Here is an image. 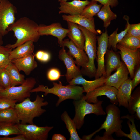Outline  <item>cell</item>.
I'll return each mask as SVG.
<instances>
[{"label":"cell","mask_w":140,"mask_h":140,"mask_svg":"<svg viewBox=\"0 0 140 140\" xmlns=\"http://www.w3.org/2000/svg\"><path fill=\"white\" fill-rule=\"evenodd\" d=\"M38 25L34 21L26 17L21 18L10 25L8 32H13L17 40L12 44L6 46L12 49L30 40L37 42L40 37L38 33Z\"/></svg>","instance_id":"6da1fadb"},{"label":"cell","mask_w":140,"mask_h":140,"mask_svg":"<svg viewBox=\"0 0 140 140\" xmlns=\"http://www.w3.org/2000/svg\"><path fill=\"white\" fill-rule=\"evenodd\" d=\"M105 112L107 116L105 121L100 127L90 134L84 136L83 140L90 139L93 135L102 129L105 130L103 136H97L94 140H115L112 137V134L117 132L122 128L121 124L123 121L121 119L120 110L116 105L112 104L106 107Z\"/></svg>","instance_id":"7a4b0ae2"},{"label":"cell","mask_w":140,"mask_h":140,"mask_svg":"<svg viewBox=\"0 0 140 140\" xmlns=\"http://www.w3.org/2000/svg\"><path fill=\"white\" fill-rule=\"evenodd\" d=\"M53 86L48 88V86L43 85L38 86L31 90V93L38 92H44V95L46 96L49 94H53L59 97L56 104L58 106L63 101L68 99H72L77 100L82 99L84 95V90L82 87L76 85H63L60 81L58 83L53 82Z\"/></svg>","instance_id":"3957f363"},{"label":"cell","mask_w":140,"mask_h":140,"mask_svg":"<svg viewBox=\"0 0 140 140\" xmlns=\"http://www.w3.org/2000/svg\"><path fill=\"white\" fill-rule=\"evenodd\" d=\"M37 95L36 99L31 101L29 97L25 99L19 103L16 104L14 108L22 124H34L33 121L46 112L43 106H47L48 102Z\"/></svg>","instance_id":"277c9868"},{"label":"cell","mask_w":140,"mask_h":140,"mask_svg":"<svg viewBox=\"0 0 140 140\" xmlns=\"http://www.w3.org/2000/svg\"><path fill=\"white\" fill-rule=\"evenodd\" d=\"M78 26L85 37L84 50L88 59L85 67L81 69V72L82 74L89 77H94L97 71L94 63L95 60L97 58V35L81 26L78 25Z\"/></svg>","instance_id":"5b68a950"},{"label":"cell","mask_w":140,"mask_h":140,"mask_svg":"<svg viewBox=\"0 0 140 140\" xmlns=\"http://www.w3.org/2000/svg\"><path fill=\"white\" fill-rule=\"evenodd\" d=\"M103 102V101H99L96 103L91 104L82 98L73 101L75 115L73 120L77 129H80L83 125L85 117L86 115L91 114H94L97 115L106 114L102 106Z\"/></svg>","instance_id":"8992f818"},{"label":"cell","mask_w":140,"mask_h":140,"mask_svg":"<svg viewBox=\"0 0 140 140\" xmlns=\"http://www.w3.org/2000/svg\"><path fill=\"white\" fill-rule=\"evenodd\" d=\"M36 83L34 78H27L25 81L18 86H12L0 90V97H5L21 102L29 97L31 90Z\"/></svg>","instance_id":"52a82bcc"},{"label":"cell","mask_w":140,"mask_h":140,"mask_svg":"<svg viewBox=\"0 0 140 140\" xmlns=\"http://www.w3.org/2000/svg\"><path fill=\"white\" fill-rule=\"evenodd\" d=\"M16 7L8 0L0 1V33L3 36L8 32L9 26L15 21Z\"/></svg>","instance_id":"ba28073f"},{"label":"cell","mask_w":140,"mask_h":140,"mask_svg":"<svg viewBox=\"0 0 140 140\" xmlns=\"http://www.w3.org/2000/svg\"><path fill=\"white\" fill-rule=\"evenodd\" d=\"M26 140H46L53 126L40 127L34 124H17Z\"/></svg>","instance_id":"9c48e42d"},{"label":"cell","mask_w":140,"mask_h":140,"mask_svg":"<svg viewBox=\"0 0 140 140\" xmlns=\"http://www.w3.org/2000/svg\"><path fill=\"white\" fill-rule=\"evenodd\" d=\"M117 92L118 89L115 88L104 85L87 93L82 99L89 103H95L99 101V96L105 95L110 99L112 104L117 105L118 104Z\"/></svg>","instance_id":"30bf717a"},{"label":"cell","mask_w":140,"mask_h":140,"mask_svg":"<svg viewBox=\"0 0 140 140\" xmlns=\"http://www.w3.org/2000/svg\"><path fill=\"white\" fill-rule=\"evenodd\" d=\"M109 36L107 31L106 30L105 32L103 31L100 36H97L98 47L96 55L97 67L94 77L95 79L102 76L105 77L104 57L109 46Z\"/></svg>","instance_id":"8fae6325"},{"label":"cell","mask_w":140,"mask_h":140,"mask_svg":"<svg viewBox=\"0 0 140 140\" xmlns=\"http://www.w3.org/2000/svg\"><path fill=\"white\" fill-rule=\"evenodd\" d=\"M116 47L120 51L119 53L128 70L130 78H132L136 67L140 64L139 48L131 50L123 47L118 44Z\"/></svg>","instance_id":"7c38bea8"},{"label":"cell","mask_w":140,"mask_h":140,"mask_svg":"<svg viewBox=\"0 0 140 140\" xmlns=\"http://www.w3.org/2000/svg\"><path fill=\"white\" fill-rule=\"evenodd\" d=\"M69 30L63 27L59 23H55L46 25L41 24L39 26L38 33L40 36L50 35L57 38L58 41L61 47H63V39L66 36Z\"/></svg>","instance_id":"4fadbf2b"},{"label":"cell","mask_w":140,"mask_h":140,"mask_svg":"<svg viewBox=\"0 0 140 140\" xmlns=\"http://www.w3.org/2000/svg\"><path fill=\"white\" fill-rule=\"evenodd\" d=\"M58 57L66 66L67 72L65 76L68 82L76 77L82 75L80 68L76 64L73 57L66 52L65 47H62L59 51Z\"/></svg>","instance_id":"5bb4252c"},{"label":"cell","mask_w":140,"mask_h":140,"mask_svg":"<svg viewBox=\"0 0 140 140\" xmlns=\"http://www.w3.org/2000/svg\"><path fill=\"white\" fill-rule=\"evenodd\" d=\"M65 46L69 49L67 53L75 58L77 66L79 68L81 67V68H84L88 61V59L84 50L78 47L68 39L63 40V47Z\"/></svg>","instance_id":"9a60e30c"},{"label":"cell","mask_w":140,"mask_h":140,"mask_svg":"<svg viewBox=\"0 0 140 140\" xmlns=\"http://www.w3.org/2000/svg\"><path fill=\"white\" fill-rule=\"evenodd\" d=\"M90 2L88 0H73L70 2H60L59 13L71 15H81L85 8Z\"/></svg>","instance_id":"2e32d148"},{"label":"cell","mask_w":140,"mask_h":140,"mask_svg":"<svg viewBox=\"0 0 140 140\" xmlns=\"http://www.w3.org/2000/svg\"><path fill=\"white\" fill-rule=\"evenodd\" d=\"M129 72L126 65L122 61L120 67L113 74L107 78L104 85L118 89L121 84L128 78Z\"/></svg>","instance_id":"e0dca14e"},{"label":"cell","mask_w":140,"mask_h":140,"mask_svg":"<svg viewBox=\"0 0 140 140\" xmlns=\"http://www.w3.org/2000/svg\"><path fill=\"white\" fill-rule=\"evenodd\" d=\"M118 52L112 49H108L104 57L105 77L107 78L114 71L116 70L120 66L122 61Z\"/></svg>","instance_id":"ac0fdd59"},{"label":"cell","mask_w":140,"mask_h":140,"mask_svg":"<svg viewBox=\"0 0 140 140\" xmlns=\"http://www.w3.org/2000/svg\"><path fill=\"white\" fill-rule=\"evenodd\" d=\"M106 79V78L102 76L94 80L90 81L86 80L82 75H80L72 79L68 82V85H82L84 92L87 93L104 85Z\"/></svg>","instance_id":"d6986e66"},{"label":"cell","mask_w":140,"mask_h":140,"mask_svg":"<svg viewBox=\"0 0 140 140\" xmlns=\"http://www.w3.org/2000/svg\"><path fill=\"white\" fill-rule=\"evenodd\" d=\"M33 54L23 57L11 60L20 71H23L27 75L37 67L38 64Z\"/></svg>","instance_id":"ffe728a7"},{"label":"cell","mask_w":140,"mask_h":140,"mask_svg":"<svg viewBox=\"0 0 140 140\" xmlns=\"http://www.w3.org/2000/svg\"><path fill=\"white\" fill-rule=\"evenodd\" d=\"M132 80L129 78L120 86L118 89L117 98L119 106H122L127 108L128 102L132 91Z\"/></svg>","instance_id":"44dd1931"},{"label":"cell","mask_w":140,"mask_h":140,"mask_svg":"<svg viewBox=\"0 0 140 140\" xmlns=\"http://www.w3.org/2000/svg\"><path fill=\"white\" fill-rule=\"evenodd\" d=\"M62 18L64 20L74 23L81 26L89 30L98 34L96 31L94 23V18H87L80 15H63Z\"/></svg>","instance_id":"7402d4cb"},{"label":"cell","mask_w":140,"mask_h":140,"mask_svg":"<svg viewBox=\"0 0 140 140\" xmlns=\"http://www.w3.org/2000/svg\"><path fill=\"white\" fill-rule=\"evenodd\" d=\"M67 22L69 30L67 35L75 45L84 50L85 38L82 32L79 28L77 24L69 21Z\"/></svg>","instance_id":"603a6c76"},{"label":"cell","mask_w":140,"mask_h":140,"mask_svg":"<svg viewBox=\"0 0 140 140\" xmlns=\"http://www.w3.org/2000/svg\"><path fill=\"white\" fill-rule=\"evenodd\" d=\"M34 43L32 40L27 41L12 50L9 56L10 60L32 54L34 48Z\"/></svg>","instance_id":"cb8c5ba5"},{"label":"cell","mask_w":140,"mask_h":140,"mask_svg":"<svg viewBox=\"0 0 140 140\" xmlns=\"http://www.w3.org/2000/svg\"><path fill=\"white\" fill-rule=\"evenodd\" d=\"M122 119H127V124L129 128L130 133L126 134L121 130L115 133L116 135L118 137H127L131 140H140V134L137 131L134 123L135 115H130L127 114L121 117Z\"/></svg>","instance_id":"d4e9b609"},{"label":"cell","mask_w":140,"mask_h":140,"mask_svg":"<svg viewBox=\"0 0 140 140\" xmlns=\"http://www.w3.org/2000/svg\"><path fill=\"white\" fill-rule=\"evenodd\" d=\"M130 113L134 115L135 118L140 119V87H138L131 95L127 108Z\"/></svg>","instance_id":"484cf974"},{"label":"cell","mask_w":140,"mask_h":140,"mask_svg":"<svg viewBox=\"0 0 140 140\" xmlns=\"http://www.w3.org/2000/svg\"><path fill=\"white\" fill-rule=\"evenodd\" d=\"M123 18L126 20L127 22V26L125 29L122 31L118 34L117 32L118 29L117 28L113 33L109 36V46L108 49H110L111 47L115 51H116L117 49L116 46L123 38L127 33L130 24L129 23V17L127 16H124Z\"/></svg>","instance_id":"4316f807"},{"label":"cell","mask_w":140,"mask_h":140,"mask_svg":"<svg viewBox=\"0 0 140 140\" xmlns=\"http://www.w3.org/2000/svg\"><path fill=\"white\" fill-rule=\"evenodd\" d=\"M6 68L11 79L12 86L20 85L25 81L24 76L21 74L20 71L15 64L10 62Z\"/></svg>","instance_id":"83f0119b"},{"label":"cell","mask_w":140,"mask_h":140,"mask_svg":"<svg viewBox=\"0 0 140 140\" xmlns=\"http://www.w3.org/2000/svg\"><path fill=\"white\" fill-rule=\"evenodd\" d=\"M62 120L64 121L70 134V140H82L79 136L75 124L71 119L67 111H65L61 115Z\"/></svg>","instance_id":"f1b7e54d"},{"label":"cell","mask_w":140,"mask_h":140,"mask_svg":"<svg viewBox=\"0 0 140 140\" xmlns=\"http://www.w3.org/2000/svg\"><path fill=\"white\" fill-rule=\"evenodd\" d=\"M103 22V27L106 29L111 21L116 19L117 15L111 10L109 5H103L96 15Z\"/></svg>","instance_id":"f546056e"},{"label":"cell","mask_w":140,"mask_h":140,"mask_svg":"<svg viewBox=\"0 0 140 140\" xmlns=\"http://www.w3.org/2000/svg\"><path fill=\"white\" fill-rule=\"evenodd\" d=\"M0 122L18 124L20 121L14 108L0 111Z\"/></svg>","instance_id":"4dcf8cb0"},{"label":"cell","mask_w":140,"mask_h":140,"mask_svg":"<svg viewBox=\"0 0 140 140\" xmlns=\"http://www.w3.org/2000/svg\"><path fill=\"white\" fill-rule=\"evenodd\" d=\"M118 44L127 48L136 50L140 48V38L131 36L127 33Z\"/></svg>","instance_id":"1f68e13d"},{"label":"cell","mask_w":140,"mask_h":140,"mask_svg":"<svg viewBox=\"0 0 140 140\" xmlns=\"http://www.w3.org/2000/svg\"><path fill=\"white\" fill-rule=\"evenodd\" d=\"M22 134L17 124L0 122V136H8L13 135Z\"/></svg>","instance_id":"d6a6232c"},{"label":"cell","mask_w":140,"mask_h":140,"mask_svg":"<svg viewBox=\"0 0 140 140\" xmlns=\"http://www.w3.org/2000/svg\"><path fill=\"white\" fill-rule=\"evenodd\" d=\"M97 1L92 0L83 9L80 15L87 18H93L100 11L102 5L98 4Z\"/></svg>","instance_id":"836d02e7"},{"label":"cell","mask_w":140,"mask_h":140,"mask_svg":"<svg viewBox=\"0 0 140 140\" xmlns=\"http://www.w3.org/2000/svg\"><path fill=\"white\" fill-rule=\"evenodd\" d=\"M12 50L6 46L0 45V69L6 68L11 62L9 56Z\"/></svg>","instance_id":"e575fe53"},{"label":"cell","mask_w":140,"mask_h":140,"mask_svg":"<svg viewBox=\"0 0 140 140\" xmlns=\"http://www.w3.org/2000/svg\"><path fill=\"white\" fill-rule=\"evenodd\" d=\"M0 83L4 89L12 86L11 79L6 68L0 69Z\"/></svg>","instance_id":"d590c367"},{"label":"cell","mask_w":140,"mask_h":140,"mask_svg":"<svg viewBox=\"0 0 140 140\" xmlns=\"http://www.w3.org/2000/svg\"><path fill=\"white\" fill-rule=\"evenodd\" d=\"M17 101L5 97H0V111L6 109L14 108Z\"/></svg>","instance_id":"8d00e7d4"},{"label":"cell","mask_w":140,"mask_h":140,"mask_svg":"<svg viewBox=\"0 0 140 140\" xmlns=\"http://www.w3.org/2000/svg\"><path fill=\"white\" fill-rule=\"evenodd\" d=\"M127 33L131 36L140 38V23L130 24Z\"/></svg>","instance_id":"74e56055"},{"label":"cell","mask_w":140,"mask_h":140,"mask_svg":"<svg viewBox=\"0 0 140 140\" xmlns=\"http://www.w3.org/2000/svg\"><path fill=\"white\" fill-rule=\"evenodd\" d=\"M61 76L60 72L58 69L53 68L48 71L47 76L49 80L51 81L58 80Z\"/></svg>","instance_id":"f35d334b"},{"label":"cell","mask_w":140,"mask_h":140,"mask_svg":"<svg viewBox=\"0 0 140 140\" xmlns=\"http://www.w3.org/2000/svg\"><path fill=\"white\" fill-rule=\"evenodd\" d=\"M131 81L132 91L140 83V66L136 67Z\"/></svg>","instance_id":"ab89813d"},{"label":"cell","mask_w":140,"mask_h":140,"mask_svg":"<svg viewBox=\"0 0 140 140\" xmlns=\"http://www.w3.org/2000/svg\"><path fill=\"white\" fill-rule=\"evenodd\" d=\"M98 2L103 5H109L111 7H116L118 4V0H92Z\"/></svg>","instance_id":"60d3db41"},{"label":"cell","mask_w":140,"mask_h":140,"mask_svg":"<svg viewBox=\"0 0 140 140\" xmlns=\"http://www.w3.org/2000/svg\"><path fill=\"white\" fill-rule=\"evenodd\" d=\"M0 140H26L24 136L22 134L13 137H8L5 136L0 137Z\"/></svg>","instance_id":"b9f144b4"},{"label":"cell","mask_w":140,"mask_h":140,"mask_svg":"<svg viewBox=\"0 0 140 140\" xmlns=\"http://www.w3.org/2000/svg\"><path fill=\"white\" fill-rule=\"evenodd\" d=\"M50 53L48 52L44 51L41 61L43 62H47L50 60Z\"/></svg>","instance_id":"7bdbcfd3"},{"label":"cell","mask_w":140,"mask_h":140,"mask_svg":"<svg viewBox=\"0 0 140 140\" xmlns=\"http://www.w3.org/2000/svg\"><path fill=\"white\" fill-rule=\"evenodd\" d=\"M52 140H66V137L60 134H54L52 138Z\"/></svg>","instance_id":"ee69618b"},{"label":"cell","mask_w":140,"mask_h":140,"mask_svg":"<svg viewBox=\"0 0 140 140\" xmlns=\"http://www.w3.org/2000/svg\"><path fill=\"white\" fill-rule=\"evenodd\" d=\"M44 51L40 50L36 52L34 56L38 60L41 61Z\"/></svg>","instance_id":"f6af8a7d"},{"label":"cell","mask_w":140,"mask_h":140,"mask_svg":"<svg viewBox=\"0 0 140 140\" xmlns=\"http://www.w3.org/2000/svg\"><path fill=\"white\" fill-rule=\"evenodd\" d=\"M3 36L0 33V45H2L3 44Z\"/></svg>","instance_id":"bcb514c9"},{"label":"cell","mask_w":140,"mask_h":140,"mask_svg":"<svg viewBox=\"0 0 140 140\" xmlns=\"http://www.w3.org/2000/svg\"><path fill=\"white\" fill-rule=\"evenodd\" d=\"M68 0H58V1L60 2H66Z\"/></svg>","instance_id":"7dc6e473"},{"label":"cell","mask_w":140,"mask_h":140,"mask_svg":"<svg viewBox=\"0 0 140 140\" xmlns=\"http://www.w3.org/2000/svg\"><path fill=\"white\" fill-rule=\"evenodd\" d=\"M4 88L1 85V84L0 83V90H2L3 89H4Z\"/></svg>","instance_id":"c3c4849f"},{"label":"cell","mask_w":140,"mask_h":140,"mask_svg":"<svg viewBox=\"0 0 140 140\" xmlns=\"http://www.w3.org/2000/svg\"><path fill=\"white\" fill-rule=\"evenodd\" d=\"M2 0H0V1H2Z\"/></svg>","instance_id":"681fc988"}]
</instances>
